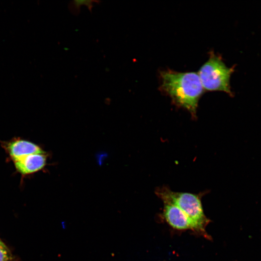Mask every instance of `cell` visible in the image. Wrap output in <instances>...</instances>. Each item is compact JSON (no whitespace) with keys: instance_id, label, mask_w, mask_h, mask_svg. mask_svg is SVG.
Here are the masks:
<instances>
[{"instance_id":"cell-1","label":"cell","mask_w":261,"mask_h":261,"mask_svg":"<svg viewBox=\"0 0 261 261\" xmlns=\"http://www.w3.org/2000/svg\"><path fill=\"white\" fill-rule=\"evenodd\" d=\"M160 79V89L171 98L174 104L196 117L198 102L204 91L198 73L167 70L161 72Z\"/></svg>"},{"instance_id":"cell-2","label":"cell","mask_w":261,"mask_h":261,"mask_svg":"<svg viewBox=\"0 0 261 261\" xmlns=\"http://www.w3.org/2000/svg\"><path fill=\"white\" fill-rule=\"evenodd\" d=\"M155 192L164 203L174 204L184 211L197 225L202 235L209 239L205 227L210 220L204 214L200 196L174 191L165 187L159 188Z\"/></svg>"},{"instance_id":"cell-3","label":"cell","mask_w":261,"mask_h":261,"mask_svg":"<svg viewBox=\"0 0 261 261\" xmlns=\"http://www.w3.org/2000/svg\"><path fill=\"white\" fill-rule=\"evenodd\" d=\"M233 68L227 67L222 58L213 51L208 59L201 67L198 74L204 90L221 91L231 95L230 78Z\"/></svg>"},{"instance_id":"cell-4","label":"cell","mask_w":261,"mask_h":261,"mask_svg":"<svg viewBox=\"0 0 261 261\" xmlns=\"http://www.w3.org/2000/svg\"><path fill=\"white\" fill-rule=\"evenodd\" d=\"M1 145L8 158L13 162L30 154L44 152L34 143L20 138L3 142Z\"/></svg>"},{"instance_id":"cell-5","label":"cell","mask_w":261,"mask_h":261,"mask_svg":"<svg viewBox=\"0 0 261 261\" xmlns=\"http://www.w3.org/2000/svg\"><path fill=\"white\" fill-rule=\"evenodd\" d=\"M163 216L166 222L173 228L179 230H191L202 235L195 222L177 206L164 203Z\"/></svg>"},{"instance_id":"cell-6","label":"cell","mask_w":261,"mask_h":261,"mask_svg":"<svg viewBox=\"0 0 261 261\" xmlns=\"http://www.w3.org/2000/svg\"><path fill=\"white\" fill-rule=\"evenodd\" d=\"M46 160L47 155L44 152L26 156L13 163L16 171L24 177L42 170Z\"/></svg>"},{"instance_id":"cell-7","label":"cell","mask_w":261,"mask_h":261,"mask_svg":"<svg viewBox=\"0 0 261 261\" xmlns=\"http://www.w3.org/2000/svg\"><path fill=\"white\" fill-rule=\"evenodd\" d=\"M0 261H17L9 248L0 239Z\"/></svg>"},{"instance_id":"cell-8","label":"cell","mask_w":261,"mask_h":261,"mask_svg":"<svg viewBox=\"0 0 261 261\" xmlns=\"http://www.w3.org/2000/svg\"><path fill=\"white\" fill-rule=\"evenodd\" d=\"M61 225H62V229H65L66 228V223L65 222L62 221V223H61Z\"/></svg>"}]
</instances>
